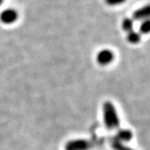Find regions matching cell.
Returning <instances> with one entry per match:
<instances>
[{"mask_svg": "<svg viewBox=\"0 0 150 150\" xmlns=\"http://www.w3.org/2000/svg\"><path fill=\"white\" fill-rule=\"evenodd\" d=\"M112 148L114 150H134L131 148H129V146H126L122 142L116 139L112 140Z\"/></svg>", "mask_w": 150, "mask_h": 150, "instance_id": "8", "label": "cell"}, {"mask_svg": "<svg viewBox=\"0 0 150 150\" xmlns=\"http://www.w3.org/2000/svg\"><path fill=\"white\" fill-rule=\"evenodd\" d=\"M122 26L124 31L127 33L131 32L134 28V21L131 18H125L122 23Z\"/></svg>", "mask_w": 150, "mask_h": 150, "instance_id": "9", "label": "cell"}, {"mask_svg": "<svg viewBox=\"0 0 150 150\" xmlns=\"http://www.w3.org/2000/svg\"><path fill=\"white\" fill-rule=\"evenodd\" d=\"M97 62L102 66L111 64L114 59V54L109 49H103L97 54Z\"/></svg>", "mask_w": 150, "mask_h": 150, "instance_id": "2", "label": "cell"}, {"mask_svg": "<svg viewBox=\"0 0 150 150\" xmlns=\"http://www.w3.org/2000/svg\"><path fill=\"white\" fill-rule=\"evenodd\" d=\"M133 18L134 20L137 21H144L147 19H150V4L144 6L135 11Z\"/></svg>", "mask_w": 150, "mask_h": 150, "instance_id": "4", "label": "cell"}, {"mask_svg": "<svg viewBox=\"0 0 150 150\" xmlns=\"http://www.w3.org/2000/svg\"><path fill=\"white\" fill-rule=\"evenodd\" d=\"M2 1H3V0H0V4H1V3H2Z\"/></svg>", "mask_w": 150, "mask_h": 150, "instance_id": "12", "label": "cell"}, {"mask_svg": "<svg viewBox=\"0 0 150 150\" xmlns=\"http://www.w3.org/2000/svg\"><path fill=\"white\" fill-rule=\"evenodd\" d=\"M18 18V13L15 10L13 9H7L4 10L0 15V19L1 21L4 23L9 24L13 22L16 21Z\"/></svg>", "mask_w": 150, "mask_h": 150, "instance_id": "5", "label": "cell"}, {"mask_svg": "<svg viewBox=\"0 0 150 150\" xmlns=\"http://www.w3.org/2000/svg\"><path fill=\"white\" fill-rule=\"evenodd\" d=\"M140 33L144 34H148L150 33V19H147L142 21V23L139 28Z\"/></svg>", "mask_w": 150, "mask_h": 150, "instance_id": "10", "label": "cell"}, {"mask_svg": "<svg viewBox=\"0 0 150 150\" xmlns=\"http://www.w3.org/2000/svg\"><path fill=\"white\" fill-rule=\"evenodd\" d=\"M127 40L129 41L130 43L133 44H136V43H139L141 40V34L139 33L136 32V31H131V32L128 33L127 35Z\"/></svg>", "mask_w": 150, "mask_h": 150, "instance_id": "7", "label": "cell"}, {"mask_svg": "<svg viewBox=\"0 0 150 150\" xmlns=\"http://www.w3.org/2000/svg\"><path fill=\"white\" fill-rule=\"evenodd\" d=\"M126 0H106V3L108 5L115 6L118 5V4H122Z\"/></svg>", "mask_w": 150, "mask_h": 150, "instance_id": "11", "label": "cell"}, {"mask_svg": "<svg viewBox=\"0 0 150 150\" xmlns=\"http://www.w3.org/2000/svg\"><path fill=\"white\" fill-rule=\"evenodd\" d=\"M91 147L89 142L84 139H77L69 141L66 144V150H88Z\"/></svg>", "mask_w": 150, "mask_h": 150, "instance_id": "3", "label": "cell"}, {"mask_svg": "<svg viewBox=\"0 0 150 150\" xmlns=\"http://www.w3.org/2000/svg\"><path fill=\"white\" fill-rule=\"evenodd\" d=\"M103 121L104 124L108 130L117 129L119 126V118L116 108L112 103L108 101L103 103Z\"/></svg>", "mask_w": 150, "mask_h": 150, "instance_id": "1", "label": "cell"}, {"mask_svg": "<svg viewBox=\"0 0 150 150\" xmlns=\"http://www.w3.org/2000/svg\"><path fill=\"white\" fill-rule=\"evenodd\" d=\"M133 137H134L133 133L129 129H120L118 131L114 139L124 143V142H129L133 139Z\"/></svg>", "mask_w": 150, "mask_h": 150, "instance_id": "6", "label": "cell"}]
</instances>
